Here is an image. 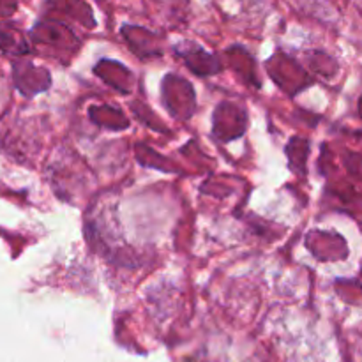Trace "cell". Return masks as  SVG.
Segmentation results:
<instances>
[{
	"instance_id": "cell-2",
	"label": "cell",
	"mask_w": 362,
	"mask_h": 362,
	"mask_svg": "<svg viewBox=\"0 0 362 362\" xmlns=\"http://www.w3.org/2000/svg\"><path fill=\"white\" fill-rule=\"evenodd\" d=\"M349 165H350V172H354L356 175L362 177V158L361 156H349Z\"/></svg>"
},
{
	"instance_id": "cell-1",
	"label": "cell",
	"mask_w": 362,
	"mask_h": 362,
	"mask_svg": "<svg viewBox=\"0 0 362 362\" xmlns=\"http://www.w3.org/2000/svg\"><path fill=\"white\" fill-rule=\"evenodd\" d=\"M0 48H2L4 52H13V53L28 52L27 42H25L23 37H21L20 32L6 23L0 25Z\"/></svg>"
},
{
	"instance_id": "cell-3",
	"label": "cell",
	"mask_w": 362,
	"mask_h": 362,
	"mask_svg": "<svg viewBox=\"0 0 362 362\" xmlns=\"http://www.w3.org/2000/svg\"><path fill=\"white\" fill-rule=\"evenodd\" d=\"M0 13H7L6 2H4V0H0Z\"/></svg>"
},
{
	"instance_id": "cell-4",
	"label": "cell",
	"mask_w": 362,
	"mask_h": 362,
	"mask_svg": "<svg viewBox=\"0 0 362 362\" xmlns=\"http://www.w3.org/2000/svg\"><path fill=\"white\" fill-rule=\"evenodd\" d=\"M361 115H362V99H361Z\"/></svg>"
}]
</instances>
